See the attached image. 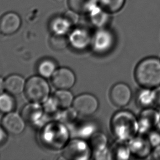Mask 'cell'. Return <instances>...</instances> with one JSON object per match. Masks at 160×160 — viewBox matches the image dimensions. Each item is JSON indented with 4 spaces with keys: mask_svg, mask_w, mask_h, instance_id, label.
Wrapping results in <instances>:
<instances>
[{
    "mask_svg": "<svg viewBox=\"0 0 160 160\" xmlns=\"http://www.w3.org/2000/svg\"><path fill=\"white\" fill-rule=\"evenodd\" d=\"M111 128L117 140L128 142L138 133V119L131 112L121 110L113 116Z\"/></svg>",
    "mask_w": 160,
    "mask_h": 160,
    "instance_id": "6da1fadb",
    "label": "cell"
},
{
    "mask_svg": "<svg viewBox=\"0 0 160 160\" xmlns=\"http://www.w3.org/2000/svg\"><path fill=\"white\" fill-rule=\"evenodd\" d=\"M135 78L143 88L152 89L160 86V59L150 57L141 61L135 70Z\"/></svg>",
    "mask_w": 160,
    "mask_h": 160,
    "instance_id": "7a4b0ae2",
    "label": "cell"
},
{
    "mask_svg": "<svg viewBox=\"0 0 160 160\" xmlns=\"http://www.w3.org/2000/svg\"><path fill=\"white\" fill-rule=\"evenodd\" d=\"M24 92L30 102L41 104L50 98V86L42 77L33 76L26 81Z\"/></svg>",
    "mask_w": 160,
    "mask_h": 160,
    "instance_id": "3957f363",
    "label": "cell"
},
{
    "mask_svg": "<svg viewBox=\"0 0 160 160\" xmlns=\"http://www.w3.org/2000/svg\"><path fill=\"white\" fill-rule=\"evenodd\" d=\"M42 139L47 146L55 149L64 147L68 143L69 133L62 123H50L42 132Z\"/></svg>",
    "mask_w": 160,
    "mask_h": 160,
    "instance_id": "277c9868",
    "label": "cell"
},
{
    "mask_svg": "<svg viewBox=\"0 0 160 160\" xmlns=\"http://www.w3.org/2000/svg\"><path fill=\"white\" fill-rule=\"evenodd\" d=\"M91 149L84 139H74L64 147L63 156L67 160H88L91 156Z\"/></svg>",
    "mask_w": 160,
    "mask_h": 160,
    "instance_id": "5b68a950",
    "label": "cell"
},
{
    "mask_svg": "<svg viewBox=\"0 0 160 160\" xmlns=\"http://www.w3.org/2000/svg\"><path fill=\"white\" fill-rule=\"evenodd\" d=\"M115 44V37L106 28H97L92 36L91 46L94 52L98 54L108 52Z\"/></svg>",
    "mask_w": 160,
    "mask_h": 160,
    "instance_id": "8992f818",
    "label": "cell"
},
{
    "mask_svg": "<svg viewBox=\"0 0 160 160\" xmlns=\"http://www.w3.org/2000/svg\"><path fill=\"white\" fill-rule=\"evenodd\" d=\"M72 106L78 114L87 117L96 112L99 107V102L93 95L83 93L74 98Z\"/></svg>",
    "mask_w": 160,
    "mask_h": 160,
    "instance_id": "52a82bcc",
    "label": "cell"
},
{
    "mask_svg": "<svg viewBox=\"0 0 160 160\" xmlns=\"http://www.w3.org/2000/svg\"><path fill=\"white\" fill-rule=\"evenodd\" d=\"M92 36L88 29L77 27L68 33L69 44L76 50H84L91 46Z\"/></svg>",
    "mask_w": 160,
    "mask_h": 160,
    "instance_id": "ba28073f",
    "label": "cell"
},
{
    "mask_svg": "<svg viewBox=\"0 0 160 160\" xmlns=\"http://www.w3.org/2000/svg\"><path fill=\"white\" fill-rule=\"evenodd\" d=\"M76 82L74 72L67 67L56 69L51 77L53 86L58 90H69Z\"/></svg>",
    "mask_w": 160,
    "mask_h": 160,
    "instance_id": "9c48e42d",
    "label": "cell"
},
{
    "mask_svg": "<svg viewBox=\"0 0 160 160\" xmlns=\"http://www.w3.org/2000/svg\"><path fill=\"white\" fill-rule=\"evenodd\" d=\"M22 18L17 13L8 12L0 18V33L5 36L14 34L22 26Z\"/></svg>",
    "mask_w": 160,
    "mask_h": 160,
    "instance_id": "30bf717a",
    "label": "cell"
},
{
    "mask_svg": "<svg viewBox=\"0 0 160 160\" xmlns=\"http://www.w3.org/2000/svg\"><path fill=\"white\" fill-rule=\"evenodd\" d=\"M25 122L22 115L12 112L7 113L2 118L1 126L7 133L18 135L23 132L25 126Z\"/></svg>",
    "mask_w": 160,
    "mask_h": 160,
    "instance_id": "8fae6325",
    "label": "cell"
},
{
    "mask_svg": "<svg viewBox=\"0 0 160 160\" xmlns=\"http://www.w3.org/2000/svg\"><path fill=\"white\" fill-rule=\"evenodd\" d=\"M132 91L128 85L123 82L115 84L111 90L110 96L111 102L116 106L125 107L132 98Z\"/></svg>",
    "mask_w": 160,
    "mask_h": 160,
    "instance_id": "7c38bea8",
    "label": "cell"
},
{
    "mask_svg": "<svg viewBox=\"0 0 160 160\" xmlns=\"http://www.w3.org/2000/svg\"><path fill=\"white\" fill-rule=\"evenodd\" d=\"M158 112L151 108H145L141 112L138 119V133L146 134L156 127Z\"/></svg>",
    "mask_w": 160,
    "mask_h": 160,
    "instance_id": "4fadbf2b",
    "label": "cell"
},
{
    "mask_svg": "<svg viewBox=\"0 0 160 160\" xmlns=\"http://www.w3.org/2000/svg\"><path fill=\"white\" fill-rule=\"evenodd\" d=\"M43 107L41 104L31 102L24 107L22 115L25 121L32 125H39L45 121V114Z\"/></svg>",
    "mask_w": 160,
    "mask_h": 160,
    "instance_id": "5bb4252c",
    "label": "cell"
},
{
    "mask_svg": "<svg viewBox=\"0 0 160 160\" xmlns=\"http://www.w3.org/2000/svg\"><path fill=\"white\" fill-rule=\"evenodd\" d=\"M131 154L138 158H144L152 154V146L147 138L136 136L128 141Z\"/></svg>",
    "mask_w": 160,
    "mask_h": 160,
    "instance_id": "9a60e30c",
    "label": "cell"
},
{
    "mask_svg": "<svg viewBox=\"0 0 160 160\" xmlns=\"http://www.w3.org/2000/svg\"><path fill=\"white\" fill-rule=\"evenodd\" d=\"M72 25L64 15H56L51 19L49 28L53 35L66 36L72 30Z\"/></svg>",
    "mask_w": 160,
    "mask_h": 160,
    "instance_id": "2e32d148",
    "label": "cell"
},
{
    "mask_svg": "<svg viewBox=\"0 0 160 160\" xmlns=\"http://www.w3.org/2000/svg\"><path fill=\"white\" fill-rule=\"evenodd\" d=\"M88 15L91 24L97 28H106L110 20L111 14L104 11L98 5L89 13Z\"/></svg>",
    "mask_w": 160,
    "mask_h": 160,
    "instance_id": "e0dca14e",
    "label": "cell"
},
{
    "mask_svg": "<svg viewBox=\"0 0 160 160\" xmlns=\"http://www.w3.org/2000/svg\"><path fill=\"white\" fill-rule=\"evenodd\" d=\"M26 82L22 76L12 74L4 80L5 90L12 95H18L24 91Z\"/></svg>",
    "mask_w": 160,
    "mask_h": 160,
    "instance_id": "ac0fdd59",
    "label": "cell"
},
{
    "mask_svg": "<svg viewBox=\"0 0 160 160\" xmlns=\"http://www.w3.org/2000/svg\"><path fill=\"white\" fill-rule=\"evenodd\" d=\"M70 9L78 14H88L95 7L98 0H67Z\"/></svg>",
    "mask_w": 160,
    "mask_h": 160,
    "instance_id": "d6986e66",
    "label": "cell"
},
{
    "mask_svg": "<svg viewBox=\"0 0 160 160\" xmlns=\"http://www.w3.org/2000/svg\"><path fill=\"white\" fill-rule=\"evenodd\" d=\"M53 98L59 108L63 109L71 107L74 102L73 95L69 90H58L54 93Z\"/></svg>",
    "mask_w": 160,
    "mask_h": 160,
    "instance_id": "ffe728a7",
    "label": "cell"
},
{
    "mask_svg": "<svg viewBox=\"0 0 160 160\" xmlns=\"http://www.w3.org/2000/svg\"><path fill=\"white\" fill-rule=\"evenodd\" d=\"M139 105L143 108H151L155 103V93L154 90L143 88L137 95Z\"/></svg>",
    "mask_w": 160,
    "mask_h": 160,
    "instance_id": "44dd1931",
    "label": "cell"
},
{
    "mask_svg": "<svg viewBox=\"0 0 160 160\" xmlns=\"http://www.w3.org/2000/svg\"><path fill=\"white\" fill-rule=\"evenodd\" d=\"M125 0H98V4L110 14L121 11L125 4Z\"/></svg>",
    "mask_w": 160,
    "mask_h": 160,
    "instance_id": "7402d4cb",
    "label": "cell"
},
{
    "mask_svg": "<svg viewBox=\"0 0 160 160\" xmlns=\"http://www.w3.org/2000/svg\"><path fill=\"white\" fill-rule=\"evenodd\" d=\"M112 153L115 158L121 160H128L132 155L127 142L119 140H117V142L114 145Z\"/></svg>",
    "mask_w": 160,
    "mask_h": 160,
    "instance_id": "603a6c76",
    "label": "cell"
},
{
    "mask_svg": "<svg viewBox=\"0 0 160 160\" xmlns=\"http://www.w3.org/2000/svg\"><path fill=\"white\" fill-rule=\"evenodd\" d=\"M56 70V64L54 61L48 58L41 61L37 67L39 73L43 78H51Z\"/></svg>",
    "mask_w": 160,
    "mask_h": 160,
    "instance_id": "cb8c5ba5",
    "label": "cell"
},
{
    "mask_svg": "<svg viewBox=\"0 0 160 160\" xmlns=\"http://www.w3.org/2000/svg\"><path fill=\"white\" fill-rule=\"evenodd\" d=\"M15 107V101L9 93H2L0 95V112L4 113L13 112Z\"/></svg>",
    "mask_w": 160,
    "mask_h": 160,
    "instance_id": "d4e9b609",
    "label": "cell"
},
{
    "mask_svg": "<svg viewBox=\"0 0 160 160\" xmlns=\"http://www.w3.org/2000/svg\"><path fill=\"white\" fill-rule=\"evenodd\" d=\"M108 138L106 135L100 132H95L90 138V146L94 151L106 147Z\"/></svg>",
    "mask_w": 160,
    "mask_h": 160,
    "instance_id": "484cf974",
    "label": "cell"
},
{
    "mask_svg": "<svg viewBox=\"0 0 160 160\" xmlns=\"http://www.w3.org/2000/svg\"><path fill=\"white\" fill-rule=\"evenodd\" d=\"M96 132V126L90 122H84L81 124L77 129L76 133L79 138L87 139L91 136Z\"/></svg>",
    "mask_w": 160,
    "mask_h": 160,
    "instance_id": "4316f807",
    "label": "cell"
},
{
    "mask_svg": "<svg viewBox=\"0 0 160 160\" xmlns=\"http://www.w3.org/2000/svg\"><path fill=\"white\" fill-rule=\"evenodd\" d=\"M69 44L68 39L66 36L52 35L50 39V44L54 50L64 49Z\"/></svg>",
    "mask_w": 160,
    "mask_h": 160,
    "instance_id": "83f0119b",
    "label": "cell"
},
{
    "mask_svg": "<svg viewBox=\"0 0 160 160\" xmlns=\"http://www.w3.org/2000/svg\"><path fill=\"white\" fill-rule=\"evenodd\" d=\"M78 113L72 107L63 109L62 112L56 116L59 120L64 123H72L75 120Z\"/></svg>",
    "mask_w": 160,
    "mask_h": 160,
    "instance_id": "f1b7e54d",
    "label": "cell"
},
{
    "mask_svg": "<svg viewBox=\"0 0 160 160\" xmlns=\"http://www.w3.org/2000/svg\"><path fill=\"white\" fill-rule=\"evenodd\" d=\"M94 152V156L95 160H109L113 158L112 151L108 147L97 150Z\"/></svg>",
    "mask_w": 160,
    "mask_h": 160,
    "instance_id": "f546056e",
    "label": "cell"
},
{
    "mask_svg": "<svg viewBox=\"0 0 160 160\" xmlns=\"http://www.w3.org/2000/svg\"><path fill=\"white\" fill-rule=\"evenodd\" d=\"M43 108L45 113L53 114L54 112H56L59 108L53 96L48 98L47 100L43 103Z\"/></svg>",
    "mask_w": 160,
    "mask_h": 160,
    "instance_id": "4dcf8cb0",
    "label": "cell"
},
{
    "mask_svg": "<svg viewBox=\"0 0 160 160\" xmlns=\"http://www.w3.org/2000/svg\"><path fill=\"white\" fill-rule=\"evenodd\" d=\"M148 141L152 147H156L160 145V132L152 131L149 133Z\"/></svg>",
    "mask_w": 160,
    "mask_h": 160,
    "instance_id": "1f68e13d",
    "label": "cell"
},
{
    "mask_svg": "<svg viewBox=\"0 0 160 160\" xmlns=\"http://www.w3.org/2000/svg\"><path fill=\"white\" fill-rule=\"evenodd\" d=\"M78 13H76L75 12L70 9V11L66 12L64 15L67 18L68 20L70 22V23L73 26L74 25H76L78 20Z\"/></svg>",
    "mask_w": 160,
    "mask_h": 160,
    "instance_id": "d6a6232c",
    "label": "cell"
},
{
    "mask_svg": "<svg viewBox=\"0 0 160 160\" xmlns=\"http://www.w3.org/2000/svg\"><path fill=\"white\" fill-rule=\"evenodd\" d=\"M155 93V103L160 107V85L154 89Z\"/></svg>",
    "mask_w": 160,
    "mask_h": 160,
    "instance_id": "836d02e7",
    "label": "cell"
},
{
    "mask_svg": "<svg viewBox=\"0 0 160 160\" xmlns=\"http://www.w3.org/2000/svg\"><path fill=\"white\" fill-rule=\"evenodd\" d=\"M152 156L154 160H160V145L155 147L152 152Z\"/></svg>",
    "mask_w": 160,
    "mask_h": 160,
    "instance_id": "e575fe53",
    "label": "cell"
},
{
    "mask_svg": "<svg viewBox=\"0 0 160 160\" xmlns=\"http://www.w3.org/2000/svg\"><path fill=\"white\" fill-rule=\"evenodd\" d=\"M7 132L2 127H0V144L3 142L7 138Z\"/></svg>",
    "mask_w": 160,
    "mask_h": 160,
    "instance_id": "d590c367",
    "label": "cell"
},
{
    "mask_svg": "<svg viewBox=\"0 0 160 160\" xmlns=\"http://www.w3.org/2000/svg\"><path fill=\"white\" fill-rule=\"evenodd\" d=\"M4 89H5L4 80L0 77V95L3 93Z\"/></svg>",
    "mask_w": 160,
    "mask_h": 160,
    "instance_id": "8d00e7d4",
    "label": "cell"
},
{
    "mask_svg": "<svg viewBox=\"0 0 160 160\" xmlns=\"http://www.w3.org/2000/svg\"><path fill=\"white\" fill-rule=\"evenodd\" d=\"M156 127L158 128V130L160 131V110L158 112V117H157V121Z\"/></svg>",
    "mask_w": 160,
    "mask_h": 160,
    "instance_id": "74e56055",
    "label": "cell"
}]
</instances>
